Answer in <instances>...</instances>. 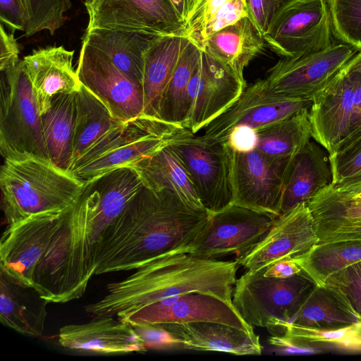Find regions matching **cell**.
<instances>
[{
  "label": "cell",
  "mask_w": 361,
  "mask_h": 361,
  "mask_svg": "<svg viewBox=\"0 0 361 361\" xmlns=\"http://www.w3.org/2000/svg\"><path fill=\"white\" fill-rule=\"evenodd\" d=\"M317 243L312 214L307 204L301 202L279 215L258 244L235 261L256 273L279 260L294 259Z\"/></svg>",
  "instance_id": "cell-18"
},
{
  "label": "cell",
  "mask_w": 361,
  "mask_h": 361,
  "mask_svg": "<svg viewBox=\"0 0 361 361\" xmlns=\"http://www.w3.org/2000/svg\"><path fill=\"white\" fill-rule=\"evenodd\" d=\"M47 303L35 288L22 284L0 269V321L4 326L25 336H41Z\"/></svg>",
  "instance_id": "cell-26"
},
{
  "label": "cell",
  "mask_w": 361,
  "mask_h": 361,
  "mask_svg": "<svg viewBox=\"0 0 361 361\" xmlns=\"http://www.w3.org/2000/svg\"><path fill=\"white\" fill-rule=\"evenodd\" d=\"M130 167L136 171L145 187L153 190H170L190 207L206 210L190 173L168 142Z\"/></svg>",
  "instance_id": "cell-27"
},
{
  "label": "cell",
  "mask_w": 361,
  "mask_h": 361,
  "mask_svg": "<svg viewBox=\"0 0 361 361\" xmlns=\"http://www.w3.org/2000/svg\"><path fill=\"white\" fill-rule=\"evenodd\" d=\"M76 72L80 83L115 118L128 122L143 115L142 85L119 71L102 51L83 41Z\"/></svg>",
  "instance_id": "cell-13"
},
{
  "label": "cell",
  "mask_w": 361,
  "mask_h": 361,
  "mask_svg": "<svg viewBox=\"0 0 361 361\" xmlns=\"http://www.w3.org/2000/svg\"><path fill=\"white\" fill-rule=\"evenodd\" d=\"M76 92L59 93L41 115L49 159L69 171L73 162V137L76 116Z\"/></svg>",
  "instance_id": "cell-31"
},
{
  "label": "cell",
  "mask_w": 361,
  "mask_h": 361,
  "mask_svg": "<svg viewBox=\"0 0 361 361\" xmlns=\"http://www.w3.org/2000/svg\"><path fill=\"white\" fill-rule=\"evenodd\" d=\"M14 32H8L5 26L0 25V70L1 72L18 63L20 49Z\"/></svg>",
  "instance_id": "cell-45"
},
{
  "label": "cell",
  "mask_w": 361,
  "mask_h": 361,
  "mask_svg": "<svg viewBox=\"0 0 361 361\" xmlns=\"http://www.w3.org/2000/svg\"><path fill=\"white\" fill-rule=\"evenodd\" d=\"M2 73L0 92L2 157L30 154L49 159L41 113L22 61Z\"/></svg>",
  "instance_id": "cell-6"
},
{
  "label": "cell",
  "mask_w": 361,
  "mask_h": 361,
  "mask_svg": "<svg viewBox=\"0 0 361 361\" xmlns=\"http://www.w3.org/2000/svg\"><path fill=\"white\" fill-rule=\"evenodd\" d=\"M322 285L335 290L361 318V260L331 274Z\"/></svg>",
  "instance_id": "cell-41"
},
{
  "label": "cell",
  "mask_w": 361,
  "mask_h": 361,
  "mask_svg": "<svg viewBox=\"0 0 361 361\" xmlns=\"http://www.w3.org/2000/svg\"><path fill=\"white\" fill-rule=\"evenodd\" d=\"M309 110L256 129L257 149L267 158L279 160L298 153L312 138Z\"/></svg>",
  "instance_id": "cell-33"
},
{
  "label": "cell",
  "mask_w": 361,
  "mask_h": 361,
  "mask_svg": "<svg viewBox=\"0 0 361 361\" xmlns=\"http://www.w3.org/2000/svg\"><path fill=\"white\" fill-rule=\"evenodd\" d=\"M249 16L247 0H201L184 24L182 35L203 51L208 38Z\"/></svg>",
  "instance_id": "cell-34"
},
{
  "label": "cell",
  "mask_w": 361,
  "mask_h": 361,
  "mask_svg": "<svg viewBox=\"0 0 361 361\" xmlns=\"http://www.w3.org/2000/svg\"><path fill=\"white\" fill-rule=\"evenodd\" d=\"M270 334L269 343L283 353L314 354L311 345L322 344L348 351H361V322L331 329H319L295 325L278 319L265 327Z\"/></svg>",
  "instance_id": "cell-25"
},
{
  "label": "cell",
  "mask_w": 361,
  "mask_h": 361,
  "mask_svg": "<svg viewBox=\"0 0 361 361\" xmlns=\"http://www.w3.org/2000/svg\"><path fill=\"white\" fill-rule=\"evenodd\" d=\"M133 327L144 341L147 350L180 347L179 340L160 324H147Z\"/></svg>",
  "instance_id": "cell-42"
},
{
  "label": "cell",
  "mask_w": 361,
  "mask_h": 361,
  "mask_svg": "<svg viewBox=\"0 0 361 361\" xmlns=\"http://www.w3.org/2000/svg\"><path fill=\"white\" fill-rule=\"evenodd\" d=\"M28 19L25 36L41 31L54 35L65 23L66 12L71 8V0H27Z\"/></svg>",
  "instance_id": "cell-39"
},
{
  "label": "cell",
  "mask_w": 361,
  "mask_h": 361,
  "mask_svg": "<svg viewBox=\"0 0 361 361\" xmlns=\"http://www.w3.org/2000/svg\"><path fill=\"white\" fill-rule=\"evenodd\" d=\"M189 43L182 34L171 35L157 37L148 48L142 79L144 116L161 121L158 112L162 92Z\"/></svg>",
  "instance_id": "cell-28"
},
{
  "label": "cell",
  "mask_w": 361,
  "mask_h": 361,
  "mask_svg": "<svg viewBox=\"0 0 361 361\" xmlns=\"http://www.w3.org/2000/svg\"><path fill=\"white\" fill-rule=\"evenodd\" d=\"M227 143L235 152H250L257 147L256 130L246 126H239L230 133Z\"/></svg>",
  "instance_id": "cell-46"
},
{
  "label": "cell",
  "mask_w": 361,
  "mask_h": 361,
  "mask_svg": "<svg viewBox=\"0 0 361 361\" xmlns=\"http://www.w3.org/2000/svg\"><path fill=\"white\" fill-rule=\"evenodd\" d=\"M312 99H295L279 95L267 86L264 79L247 86L237 100L212 121L202 134L207 138L226 142L231 130L239 126L258 129L310 109Z\"/></svg>",
  "instance_id": "cell-17"
},
{
  "label": "cell",
  "mask_w": 361,
  "mask_h": 361,
  "mask_svg": "<svg viewBox=\"0 0 361 361\" xmlns=\"http://www.w3.org/2000/svg\"><path fill=\"white\" fill-rule=\"evenodd\" d=\"M116 316L119 320L132 326L147 324L210 322L253 331V327L242 317L233 302L205 293L169 297Z\"/></svg>",
  "instance_id": "cell-14"
},
{
  "label": "cell",
  "mask_w": 361,
  "mask_h": 361,
  "mask_svg": "<svg viewBox=\"0 0 361 361\" xmlns=\"http://www.w3.org/2000/svg\"><path fill=\"white\" fill-rule=\"evenodd\" d=\"M247 87L244 78L201 51L188 87L189 109L185 128L204 129L230 107Z\"/></svg>",
  "instance_id": "cell-16"
},
{
  "label": "cell",
  "mask_w": 361,
  "mask_h": 361,
  "mask_svg": "<svg viewBox=\"0 0 361 361\" xmlns=\"http://www.w3.org/2000/svg\"><path fill=\"white\" fill-rule=\"evenodd\" d=\"M317 285L331 274L361 260V239L317 243L293 259Z\"/></svg>",
  "instance_id": "cell-37"
},
{
  "label": "cell",
  "mask_w": 361,
  "mask_h": 361,
  "mask_svg": "<svg viewBox=\"0 0 361 361\" xmlns=\"http://www.w3.org/2000/svg\"><path fill=\"white\" fill-rule=\"evenodd\" d=\"M249 271L236 279L233 304L251 326L266 327L271 319L290 322L316 286L303 271L285 279Z\"/></svg>",
  "instance_id": "cell-7"
},
{
  "label": "cell",
  "mask_w": 361,
  "mask_h": 361,
  "mask_svg": "<svg viewBox=\"0 0 361 361\" xmlns=\"http://www.w3.org/2000/svg\"><path fill=\"white\" fill-rule=\"evenodd\" d=\"M329 157L333 185L361 175V130L343 141Z\"/></svg>",
  "instance_id": "cell-40"
},
{
  "label": "cell",
  "mask_w": 361,
  "mask_h": 361,
  "mask_svg": "<svg viewBox=\"0 0 361 361\" xmlns=\"http://www.w3.org/2000/svg\"><path fill=\"white\" fill-rule=\"evenodd\" d=\"M84 184L47 159L30 154L4 158L0 188L5 219L10 225L35 214L68 210Z\"/></svg>",
  "instance_id": "cell-3"
},
{
  "label": "cell",
  "mask_w": 361,
  "mask_h": 361,
  "mask_svg": "<svg viewBox=\"0 0 361 361\" xmlns=\"http://www.w3.org/2000/svg\"><path fill=\"white\" fill-rule=\"evenodd\" d=\"M211 216L170 190L144 185L105 230L96 250L94 275L134 270L160 257L186 252Z\"/></svg>",
  "instance_id": "cell-1"
},
{
  "label": "cell",
  "mask_w": 361,
  "mask_h": 361,
  "mask_svg": "<svg viewBox=\"0 0 361 361\" xmlns=\"http://www.w3.org/2000/svg\"><path fill=\"white\" fill-rule=\"evenodd\" d=\"M238 267L235 260L209 259L188 252L166 255L108 284L106 294L85 306V311L93 317L116 316L190 293H210L233 302Z\"/></svg>",
  "instance_id": "cell-2"
},
{
  "label": "cell",
  "mask_w": 361,
  "mask_h": 361,
  "mask_svg": "<svg viewBox=\"0 0 361 361\" xmlns=\"http://www.w3.org/2000/svg\"><path fill=\"white\" fill-rule=\"evenodd\" d=\"M69 209L35 214L8 225L0 242V269L34 288L36 270Z\"/></svg>",
  "instance_id": "cell-10"
},
{
  "label": "cell",
  "mask_w": 361,
  "mask_h": 361,
  "mask_svg": "<svg viewBox=\"0 0 361 361\" xmlns=\"http://www.w3.org/2000/svg\"><path fill=\"white\" fill-rule=\"evenodd\" d=\"M345 67L361 75V51H357L355 54L345 65Z\"/></svg>",
  "instance_id": "cell-51"
},
{
  "label": "cell",
  "mask_w": 361,
  "mask_h": 361,
  "mask_svg": "<svg viewBox=\"0 0 361 361\" xmlns=\"http://www.w3.org/2000/svg\"><path fill=\"white\" fill-rule=\"evenodd\" d=\"M334 186L340 190L361 197V183Z\"/></svg>",
  "instance_id": "cell-50"
},
{
  "label": "cell",
  "mask_w": 361,
  "mask_h": 361,
  "mask_svg": "<svg viewBox=\"0 0 361 361\" xmlns=\"http://www.w3.org/2000/svg\"><path fill=\"white\" fill-rule=\"evenodd\" d=\"M177 14L183 21L186 22L190 14L201 0H169Z\"/></svg>",
  "instance_id": "cell-49"
},
{
  "label": "cell",
  "mask_w": 361,
  "mask_h": 361,
  "mask_svg": "<svg viewBox=\"0 0 361 361\" xmlns=\"http://www.w3.org/2000/svg\"><path fill=\"white\" fill-rule=\"evenodd\" d=\"M75 95L73 162L108 131L125 123L115 118L106 106L82 84Z\"/></svg>",
  "instance_id": "cell-36"
},
{
  "label": "cell",
  "mask_w": 361,
  "mask_h": 361,
  "mask_svg": "<svg viewBox=\"0 0 361 361\" xmlns=\"http://www.w3.org/2000/svg\"><path fill=\"white\" fill-rule=\"evenodd\" d=\"M158 37L136 32L94 30L85 32L82 41L102 51L119 71L142 85L145 54Z\"/></svg>",
  "instance_id": "cell-30"
},
{
  "label": "cell",
  "mask_w": 361,
  "mask_h": 361,
  "mask_svg": "<svg viewBox=\"0 0 361 361\" xmlns=\"http://www.w3.org/2000/svg\"><path fill=\"white\" fill-rule=\"evenodd\" d=\"M74 51L63 46L34 49L21 61L29 78L41 115L59 93L79 90L81 83L73 66Z\"/></svg>",
  "instance_id": "cell-21"
},
{
  "label": "cell",
  "mask_w": 361,
  "mask_h": 361,
  "mask_svg": "<svg viewBox=\"0 0 361 361\" xmlns=\"http://www.w3.org/2000/svg\"><path fill=\"white\" fill-rule=\"evenodd\" d=\"M333 34L340 42L361 51V0H327Z\"/></svg>",
  "instance_id": "cell-38"
},
{
  "label": "cell",
  "mask_w": 361,
  "mask_h": 361,
  "mask_svg": "<svg viewBox=\"0 0 361 361\" xmlns=\"http://www.w3.org/2000/svg\"><path fill=\"white\" fill-rule=\"evenodd\" d=\"M178 129L142 115L108 131L73 162L69 171L86 182L130 167L165 145Z\"/></svg>",
  "instance_id": "cell-4"
},
{
  "label": "cell",
  "mask_w": 361,
  "mask_h": 361,
  "mask_svg": "<svg viewBox=\"0 0 361 361\" xmlns=\"http://www.w3.org/2000/svg\"><path fill=\"white\" fill-rule=\"evenodd\" d=\"M277 217L232 204L212 214L208 227L186 252L209 259L234 254L238 257L258 244Z\"/></svg>",
  "instance_id": "cell-11"
},
{
  "label": "cell",
  "mask_w": 361,
  "mask_h": 361,
  "mask_svg": "<svg viewBox=\"0 0 361 361\" xmlns=\"http://www.w3.org/2000/svg\"><path fill=\"white\" fill-rule=\"evenodd\" d=\"M344 68L348 73L353 90L354 116L350 137L361 130V75L345 66Z\"/></svg>",
  "instance_id": "cell-47"
},
{
  "label": "cell",
  "mask_w": 361,
  "mask_h": 361,
  "mask_svg": "<svg viewBox=\"0 0 361 361\" xmlns=\"http://www.w3.org/2000/svg\"><path fill=\"white\" fill-rule=\"evenodd\" d=\"M288 0H247L249 17L263 35L276 13Z\"/></svg>",
  "instance_id": "cell-44"
},
{
  "label": "cell",
  "mask_w": 361,
  "mask_h": 361,
  "mask_svg": "<svg viewBox=\"0 0 361 361\" xmlns=\"http://www.w3.org/2000/svg\"><path fill=\"white\" fill-rule=\"evenodd\" d=\"M354 116L353 90L343 68L312 98L309 110L312 138L329 154L351 134Z\"/></svg>",
  "instance_id": "cell-19"
},
{
  "label": "cell",
  "mask_w": 361,
  "mask_h": 361,
  "mask_svg": "<svg viewBox=\"0 0 361 361\" xmlns=\"http://www.w3.org/2000/svg\"><path fill=\"white\" fill-rule=\"evenodd\" d=\"M291 157L271 160L257 149L234 151L232 166L233 204L279 216Z\"/></svg>",
  "instance_id": "cell-15"
},
{
  "label": "cell",
  "mask_w": 361,
  "mask_h": 361,
  "mask_svg": "<svg viewBox=\"0 0 361 361\" xmlns=\"http://www.w3.org/2000/svg\"><path fill=\"white\" fill-rule=\"evenodd\" d=\"M357 51L343 42L299 57H282L269 71L264 80L276 94L312 99L348 63Z\"/></svg>",
  "instance_id": "cell-9"
},
{
  "label": "cell",
  "mask_w": 361,
  "mask_h": 361,
  "mask_svg": "<svg viewBox=\"0 0 361 361\" xmlns=\"http://www.w3.org/2000/svg\"><path fill=\"white\" fill-rule=\"evenodd\" d=\"M329 156L322 145L311 139L291 157L285 178L281 214L301 202L307 203L320 190L332 183Z\"/></svg>",
  "instance_id": "cell-24"
},
{
  "label": "cell",
  "mask_w": 361,
  "mask_h": 361,
  "mask_svg": "<svg viewBox=\"0 0 361 361\" xmlns=\"http://www.w3.org/2000/svg\"><path fill=\"white\" fill-rule=\"evenodd\" d=\"M265 43L255 23L245 16L210 36L203 51L244 78L245 68L262 53Z\"/></svg>",
  "instance_id": "cell-29"
},
{
  "label": "cell",
  "mask_w": 361,
  "mask_h": 361,
  "mask_svg": "<svg viewBox=\"0 0 361 361\" xmlns=\"http://www.w3.org/2000/svg\"><path fill=\"white\" fill-rule=\"evenodd\" d=\"M327 0H288L263 34L276 54L293 58L325 49L334 42Z\"/></svg>",
  "instance_id": "cell-8"
},
{
  "label": "cell",
  "mask_w": 361,
  "mask_h": 361,
  "mask_svg": "<svg viewBox=\"0 0 361 361\" xmlns=\"http://www.w3.org/2000/svg\"><path fill=\"white\" fill-rule=\"evenodd\" d=\"M201 51L190 42L188 44L162 92L158 116L171 127L185 128L189 109L188 87Z\"/></svg>",
  "instance_id": "cell-35"
},
{
  "label": "cell",
  "mask_w": 361,
  "mask_h": 361,
  "mask_svg": "<svg viewBox=\"0 0 361 361\" xmlns=\"http://www.w3.org/2000/svg\"><path fill=\"white\" fill-rule=\"evenodd\" d=\"M307 204L318 243L361 239V197L340 190L331 183Z\"/></svg>",
  "instance_id": "cell-22"
},
{
  "label": "cell",
  "mask_w": 361,
  "mask_h": 361,
  "mask_svg": "<svg viewBox=\"0 0 361 361\" xmlns=\"http://www.w3.org/2000/svg\"><path fill=\"white\" fill-rule=\"evenodd\" d=\"M361 183V175L354 177L353 178H350L349 180H347L341 183H339L338 185H346V184H353V183Z\"/></svg>",
  "instance_id": "cell-52"
},
{
  "label": "cell",
  "mask_w": 361,
  "mask_h": 361,
  "mask_svg": "<svg viewBox=\"0 0 361 361\" xmlns=\"http://www.w3.org/2000/svg\"><path fill=\"white\" fill-rule=\"evenodd\" d=\"M302 271L301 268L293 259H282L267 267L263 274L278 279H285Z\"/></svg>",
  "instance_id": "cell-48"
},
{
  "label": "cell",
  "mask_w": 361,
  "mask_h": 361,
  "mask_svg": "<svg viewBox=\"0 0 361 361\" xmlns=\"http://www.w3.org/2000/svg\"><path fill=\"white\" fill-rule=\"evenodd\" d=\"M289 322L307 328L331 329L360 323L361 318L335 290L316 285Z\"/></svg>",
  "instance_id": "cell-32"
},
{
  "label": "cell",
  "mask_w": 361,
  "mask_h": 361,
  "mask_svg": "<svg viewBox=\"0 0 361 361\" xmlns=\"http://www.w3.org/2000/svg\"><path fill=\"white\" fill-rule=\"evenodd\" d=\"M58 341L71 350L98 353H144V341L134 328L113 316L94 317L83 324L60 328Z\"/></svg>",
  "instance_id": "cell-20"
},
{
  "label": "cell",
  "mask_w": 361,
  "mask_h": 361,
  "mask_svg": "<svg viewBox=\"0 0 361 361\" xmlns=\"http://www.w3.org/2000/svg\"><path fill=\"white\" fill-rule=\"evenodd\" d=\"M168 145L190 173L208 212L214 214L233 204L234 150L227 142L214 140L182 128L169 137Z\"/></svg>",
  "instance_id": "cell-5"
},
{
  "label": "cell",
  "mask_w": 361,
  "mask_h": 361,
  "mask_svg": "<svg viewBox=\"0 0 361 361\" xmlns=\"http://www.w3.org/2000/svg\"><path fill=\"white\" fill-rule=\"evenodd\" d=\"M160 324L177 339L180 348L200 351H219L237 355H261L263 347L259 336L226 324L202 322Z\"/></svg>",
  "instance_id": "cell-23"
},
{
  "label": "cell",
  "mask_w": 361,
  "mask_h": 361,
  "mask_svg": "<svg viewBox=\"0 0 361 361\" xmlns=\"http://www.w3.org/2000/svg\"><path fill=\"white\" fill-rule=\"evenodd\" d=\"M27 19V0H0L1 23L9 30L24 32Z\"/></svg>",
  "instance_id": "cell-43"
},
{
  "label": "cell",
  "mask_w": 361,
  "mask_h": 361,
  "mask_svg": "<svg viewBox=\"0 0 361 361\" xmlns=\"http://www.w3.org/2000/svg\"><path fill=\"white\" fill-rule=\"evenodd\" d=\"M85 32L123 30L157 36L182 34L184 24L169 0H85Z\"/></svg>",
  "instance_id": "cell-12"
}]
</instances>
